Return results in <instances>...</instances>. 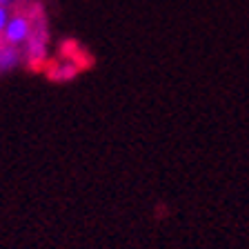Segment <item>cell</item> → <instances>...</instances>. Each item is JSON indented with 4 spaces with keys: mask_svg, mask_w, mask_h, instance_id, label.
I'll use <instances>...</instances> for the list:
<instances>
[{
    "mask_svg": "<svg viewBox=\"0 0 249 249\" xmlns=\"http://www.w3.org/2000/svg\"><path fill=\"white\" fill-rule=\"evenodd\" d=\"M29 34H31L29 18H27V16H14V18H9V20H7L5 31H2V38H5L7 45L16 47V45L27 42Z\"/></svg>",
    "mask_w": 249,
    "mask_h": 249,
    "instance_id": "6da1fadb",
    "label": "cell"
},
{
    "mask_svg": "<svg viewBox=\"0 0 249 249\" xmlns=\"http://www.w3.org/2000/svg\"><path fill=\"white\" fill-rule=\"evenodd\" d=\"M18 62H20V53H18L16 47H11V45L0 47V71H9Z\"/></svg>",
    "mask_w": 249,
    "mask_h": 249,
    "instance_id": "7a4b0ae2",
    "label": "cell"
},
{
    "mask_svg": "<svg viewBox=\"0 0 249 249\" xmlns=\"http://www.w3.org/2000/svg\"><path fill=\"white\" fill-rule=\"evenodd\" d=\"M53 71H56L53 76H56L58 80H67V78L76 76V65H60V67H56Z\"/></svg>",
    "mask_w": 249,
    "mask_h": 249,
    "instance_id": "3957f363",
    "label": "cell"
},
{
    "mask_svg": "<svg viewBox=\"0 0 249 249\" xmlns=\"http://www.w3.org/2000/svg\"><path fill=\"white\" fill-rule=\"evenodd\" d=\"M9 20V14H7V7L0 5V36H2V31H5V25Z\"/></svg>",
    "mask_w": 249,
    "mask_h": 249,
    "instance_id": "277c9868",
    "label": "cell"
},
{
    "mask_svg": "<svg viewBox=\"0 0 249 249\" xmlns=\"http://www.w3.org/2000/svg\"><path fill=\"white\" fill-rule=\"evenodd\" d=\"M0 5H7V0H0Z\"/></svg>",
    "mask_w": 249,
    "mask_h": 249,
    "instance_id": "5b68a950",
    "label": "cell"
}]
</instances>
